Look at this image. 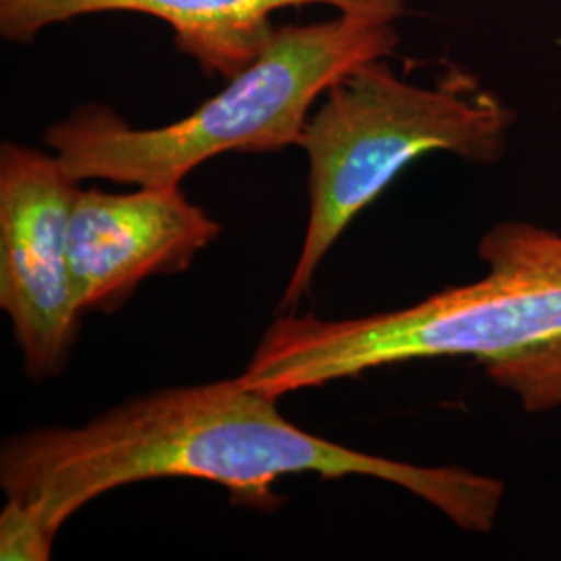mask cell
I'll return each instance as SVG.
<instances>
[{"label":"cell","instance_id":"1","mask_svg":"<svg viewBox=\"0 0 561 561\" xmlns=\"http://www.w3.org/2000/svg\"><path fill=\"white\" fill-rule=\"evenodd\" d=\"M277 398L236 379L169 387L123 401L78 426H44L0 447V486L57 537L83 505L154 479H198L245 505L275 507L289 474L366 477L398 484L470 533H489L503 484L463 468H426L370 456L306 433Z\"/></svg>","mask_w":561,"mask_h":561},{"label":"cell","instance_id":"2","mask_svg":"<svg viewBox=\"0 0 561 561\" xmlns=\"http://www.w3.org/2000/svg\"><path fill=\"white\" fill-rule=\"evenodd\" d=\"M479 254L482 279L408 308L343 321L279 317L241 381L279 400L401 362L472 358L528 412L560 408V233L502 222L482 238Z\"/></svg>","mask_w":561,"mask_h":561},{"label":"cell","instance_id":"3","mask_svg":"<svg viewBox=\"0 0 561 561\" xmlns=\"http://www.w3.org/2000/svg\"><path fill=\"white\" fill-rule=\"evenodd\" d=\"M401 18L340 13L314 23L275 25L259 55L221 92L183 119L134 127L101 102L76 106L44 141L80 181L181 185L221 154H266L298 146L324 92L368 60L389 59Z\"/></svg>","mask_w":561,"mask_h":561},{"label":"cell","instance_id":"4","mask_svg":"<svg viewBox=\"0 0 561 561\" xmlns=\"http://www.w3.org/2000/svg\"><path fill=\"white\" fill-rule=\"evenodd\" d=\"M512 121L505 102L460 67L414 83L377 59L335 81L298 141L308 162V222L280 312L300 304L333 243L403 169L433 152L500 161Z\"/></svg>","mask_w":561,"mask_h":561},{"label":"cell","instance_id":"5","mask_svg":"<svg viewBox=\"0 0 561 561\" xmlns=\"http://www.w3.org/2000/svg\"><path fill=\"white\" fill-rule=\"evenodd\" d=\"M80 183L53 150L0 146V308L36 382L59 375L80 333L69 261Z\"/></svg>","mask_w":561,"mask_h":561},{"label":"cell","instance_id":"6","mask_svg":"<svg viewBox=\"0 0 561 561\" xmlns=\"http://www.w3.org/2000/svg\"><path fill=\"white\" fill-rule=\"evenodd\" d=\"M221 233L180 185L115 194L83 190L73 208L69 261L81 314L113 310L141 280L183 273Z\"/></svg>","mask_w":561,"mask_h":561},{"label":"cell","instance_id":"7","mask_svg":"<svg viewBox=\"0 0 561 561\" xmlns=\"http://www.w3.org/2000/svg\"><path fill=\"white\" fill-rule=\"evenodd\" d=\"M405 15V0H0V38L30 46L55 25L102 13H138L169 25L175 48L210 78H233L259 55L275 13L300 7Z\"/></svg>","mask_w":561,"mask_h":561},{"label":"cell","instance_id":"8","mask_svg":"<svg viewBox=\"0 0 561 561\" xmlns=\"http://www.w3.org/2000/svg\"><path fill=\"white\" fill-rule=\"evenodd\" d=\"M53 542L55 535L27 505L7 500L0 514V560H50Z\"/></svg>","mask_w":561,"mask_h":561}]
</instances>
